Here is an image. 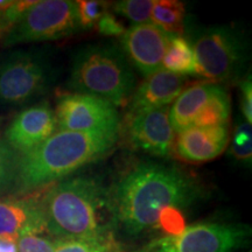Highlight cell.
Returning <instances> with one entry per match:
<instances>
[{"mask_svg":"<svg viewBox=\"0 0 252 252\" xmlns=\"http://www.w3.org/2000/svg\"><path fill=\"white\" fill-rule=\"evenodd\" d=\"M135 86L134 69L115 43H90L72 56L68 78L70 93L98 97L117 108L131 98Z\"/></svg>","mask_w":252,"mask_h":252,"instance_id":"cell-4","label":"cell"},{"mask_svg":"<svg viewBox=\"0 0 252 252\" xmlns=\"http://www.w3.org/2000/svg\"><path fill=\"white\" fill-rule=\"evenodd\" d=\"M60 241L49 238L45 234H30L17 242L18 252H55Z\"/></svg>","mask_w":252,"mask_h":252,"instance_id":"cell-26","label":"cell"},{"mask_svg":"<svg viewBox=\"0 0 252 252\" xmlns=\"http://www.w3.org/2000/svg\"><path fill=\"white\" fill-rule=\"evenodd\" d=\"M188 41L194 53L196 76L209 83H230L247 70L250 43L237 28L226 25L201 27L193 31Z\"/></svg>","mask_w":252,"mask_h":252,"instance_id":"cell-5","label":"cell"},{"mask_svg":"<svg viewBox=\"0 0 252 252\" xmlns=\"http://www.w3.org/2000/svg\"><path fill=\"white\" fill-rule=\"evenodd\" d=\"M219 87L220 84L203 82L186 88L179 94L168 111L169 121L176 133L191 127L195 116Z\"/></svg>","mask_w":252,"mask_h":252,"instance_id":"cell-16","label":"cell"},{"mask_svg":"<svg viewBox=\"0 0 252 252\" xmlns=\"http://www.w3.org/2000/svg\"><path fill=\"white\" fill-rule=\"evenodd\" d=\"M252 132L251 124L242 121L236 126L234 138H232L230 154L237 162L250 165L252 159Z\"/></svg>","mask_w":252,"mask_h":252,"instance_id":"cell-23","label":"cell"},{"mask_svg":"<svg viewBox=\"0 0 252 252\" xmlns=\"http://www.w3.org/2000/svg\"><path fill=\"white\" fill-rule=\"evenodd\" d=\"M55 252H127L113 231L93 237L60 241Z\"/></svg>","mask_w":252,"mask_h":252,"instance_id":"cell-20","label":"cell"},{"mask_svg":"<svg viewBox=\"0 0 252 252\" xmlns=\"http://www.w3.org/2000/svg\"><path fill=\"white\" fill-rule=\"evenodd\" d=\"M186 7L176 0H154L151 24L172 35L182 36L185 32Z\"/></svg>","mask_w":252,"mask_h":252,"instance_id":"cell-18","label":"cell"},{"mask_svg":"<svg viewBox=\"0 0 252 252\" xmlns=\"http://www.w3.org/2000/svg\"><path fill=\"white\" fill-rule=\"evenodd\" d=\"M82 31L77 19L76 1H33L2 39V46L45 42L70 36Z\"/></svg>","mask_w":252,"mask_h":252,"instance_id":"cell-8","label":"cell"},{"mask_svg":"<svg viewBox=\"0 0 252 252\" xmlns=\"http://www.w3.org/2000/svg\"><path fill=\"white\" fill-rule=\"evenodd\" d=\"M153 0H122L113 2L112 9L115 13L122 15L135 25L151 24Z\"/></svg>","mask_w":252,"mask_h":252,"instance_id":"cell-22","label":"cell"},{"mask_svg":"<svg viewBox=\"0 0 252 252\" xmlns=\"http://www.w3.org/2000/svg\"><path fill=\"white\" fill-rule=\"evenodd\" d=\"M0 252H18L17 242L0 239Z\"/></svg>","mask_w":252,"mask_h":252,"instance_id":"cell-29","label":"cell"},{"mask_svg":"<svg viewBox=\"0 0 252 252\" xmlns=\"http://www.w3.org/2000/svg\"><path fill=\"white\" fill-rule=\"evenodd\" d=\"M231 116V102L228 91L220 86L195 116L191 127L228 126Z\"/></svg>","mask_w":252,"mask_h":252,"instance_id":"cell-17","label":"cell"},{"mask_svg":"<svg viewBox=\"0 0 252 252\" xmlns=\"http://www.w3.org/2000/svg\"><path fill=\"white\" fill-rule=\"evenodd\" d=\"M119 134L58 130L37 149L19 156L13 195L41 190L72 176L111 152Z\"/></svg>","mask_w":252,"mask_h":252,"instance_id":"cell-2","label":"cell"},{"mask_svg":"<svg viewBox=\"0 0 252 252\" xmlns=\"http://www.w3.org/2000/svg\"><path fill=\"white\" fill-rule=\"evenodd\" d=\"M18 159V154L8 146L5 138L0 134V196L8 191L13 193Z\"/></svg>","mask_w":252,"mask_h":252,"instance_id":"cell-21","label":"cell"},{"mask_svg":"<svg viewBox=\"0 0 252 252\" xmlns=\"http://www.w3.org/2000/svg\"><path fill=\"white\" fill-rule=\"evenodd\" d=\"M162 67L165 68V70L171 71L173 74L182 75V76H188V75L196 76L194 53L187 39L173 35L163 58Z\"/></svg>","mask_w":252,"mask_h":252,"instance_id":"cell-19","label":"cell"},{"mask_svg":"<svg viewBox=\"0 0 252 252\" xmlns=\"http://www.w3.org/2000/svg\"><path fill=\"white\" fill-rule=\"evenodd\" d=\"M229 144L228 126L190 127L179 132L173 153L186 162L203 163L220 156Z\"/></svg>","mask_w":252,"mask_h":252,"instance_id":"cell-14","label":"cell"},{"mask_svg":"<svg viewBox=\"0 0 252 252\" xmlns=\"http://www.w3.org/2000/svg\"><path fill=\"white\" fill-rule=\"evenodd\" d=\"M47 234L58 241L113 231L110 188L94 175H75L42 189Z\"/></svg>","mask_w":252,"mask_h":252,"instance_id":"cell-3","label":"cell"},{"mask_svg":"<svg viewBox=\"0 0 252 252\" xmlns=\"http://www.w3.org/2000/svg\"><path fill=\"white\" fill-rule=\"evenodd\" d=\"M169 108H160L126 117V135L132 146L158 158L173 153L175 131L169 121Z\"/></svg>","mask_w":252,"mask_h":252,"instance_id":"cell-11","label":"cell"},{"mask_svg":"<svg viewBox=\"0 0 252 252\" xmlns=\"http://www.w3.org/2000/svg\"><path fill=\"white\" fill-rule=\"evenodd\" d=\"M56 131L54 110L48 103L42 102L19 112L6 128L4 138L18 156H25L37 149Z\"/></svg>","mask_w":252,"mask_h":252,"instance_id":"cell-13","label":"cell"},{"mask_svg":"<svg viewBox=\"0 0 252 252\" xmlns=\"http://www.w3.org/2000/svg\"><path fill=\"white\" fill-rule=\"evenodd\" d=\"M58 68L43 49L14 50L0 59V105L19 106L46 94Z\"/></svg>","mask_w":252,"mask_h":252,"instance_id":"cell-6","label":"cell"},{"mask_svg":"<svg viewBox=\"0 0 252 252\" xmlns=\"http://www.w3.org/2000/svg\"><path fill=\"white\" fill-rule=\"evenodd\" d=\"M42 189L0 197V239L18 242L30 234H47L42 210Z\"/></svg>","mask_w":252,"mask_h":252,"instance_id":"cell-12","label":"cell"},{"mask_svg":"<svg viewBox=\"0 0 252 252\" xmlns=\"http://www.w3.org/2000/svg\"><path fill=\"white\" fill-rule=\"evenodd\" d=\"M206 194L202 182L179 166L138 162L110 188L113 229L130 237L159 228L176 234L181 210L200 202Z\"/></svg>","mask_w":252,"mask_h":252,"instance_id":"cell-1","label":"cell"},{"mask_svg":"<svg viewBox=\"0 0 252 252\" xmlns=\"http://www.w3.org/2000/svg\"><path fill=\"white\" fill-rule=\"evenodd\" d=\"M33 1H11V0H0V37L11 30L17 23L20 15Z\"/></svg>","mask_w":252,"mask_h":252,"instance_id":"cell-25","label":"cell"},{"mask_svg":"<svg viewBox=\"0 0 252 252\" xmlns=\"http://www.w3.org/2000/svg\"><path fill=\"white\" fill-rule=\"evenodd\" d=\"M96 27L100 35L108 37L122 36L126 31L122 21H119L115 14L108 13V12H104L98 23L96 24Z\"/></svg>","mask_w":252,"mask_h":252,"instance_id":"cell-27","label":"cell"},{"mask_svg":"<svg viewBox=\"0 0 252 252\" xmlns=\"http://www.w3.org/2000/svg\"><path fill=\"white\" fill-rule=\"evenodd\" d=\"M188 77L173 74L171 71L160 70L146 77L143 83L135 88L128 103L127 115L160 108H167L178 98V96L186 89Z\"/></svg>","mask_w":252,"mask_h":252,"instance_id":"cell-15","label":"cell"},{"mask_svg":"<svg viewBox=\"0 0 252 252\" xmlns=\"http://www.w3.org/2000/svg\"><path fill=\"white\" fill-rule=\"evenodd\" d=\"M173 35L153 24L133 25L121 36V49L133 69L149 77L162 69Z\"/></svg>","mask_w":252,"mask_h":252,"instance_id":"cell-10","label":"cell"},{"mask_svg":"<svg viewBox=\"0 0 252 252\" xmlns=\"http://www.w3.org/2000/svg\"><path fill=\"white\" fill-rule=\"evenodd\" d=\"M77 19L81 30H90L96 26L102 17L105 4L97 0H81L76 1Z\"/></svg>","mask_w":252,"mask_h":252,"instance_id":"cell-24","label":"cell"},{"mask_svg":"<svg viewBox=\"0 0 252 252\" xmlns=\"http://www.w3.org/2000/svg\"><path fill=\"white\" fill-rule=\"evenodd\" d=\"M241 88V109L244 121L251 124L252 122V83L251 76L245 77L239 83Z\"/></svg>","mask_w":252,"mask_h":252,"instance_id":"cell-28","label":"cell"},{"mask_svg":"<svg viewBox=\"0 0 252 252\" xmlns=\"http://www.w3.org/2000/svg\"><path fill=\"white\" fill-rule=\"evenodd\" d=\"M250 238L251 228L243 223L202 222L154 238L132 252H236Z\"/></svg>","mask_w":252,"mask_h":252,"instance_id":"cell-7","label":"cell"},{"mask_svg":"<svg viewBox=\"0 0 252 252\" xmlns=\"http://www.w3.org/2000/svg\"><path fill=\"white\" fill-rule=\"evenodd\" d=\"M54 113L58 128L62 131L121 132L122 119L117 108L90 94H60Z\"/></svg>","mask_w":252,"mask_h":252,"instance_id":"cell-9","label":"cell"}]
</instances>
